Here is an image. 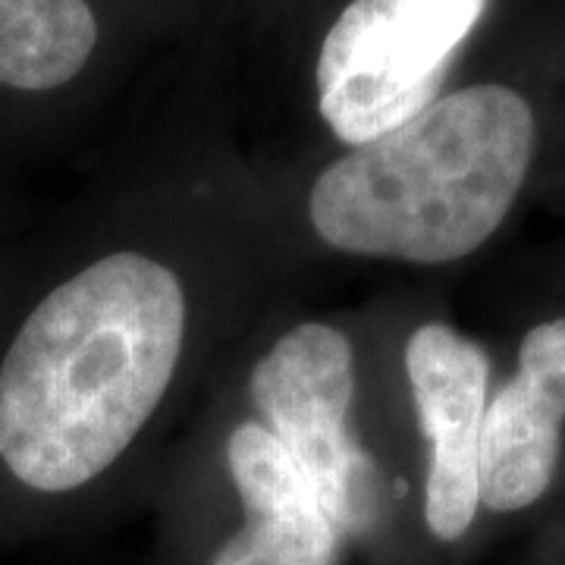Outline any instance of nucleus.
<instances>
[{
	"mask_svg": "<svg viewBox=\"0 0 565 565\" xmlns=\"http://www.w3.org/2000/svg\"><path fill=\"white\" fill-rule=\"evenodd\" d=\"M565 318L537 323L519 345V367L487 403L478 500L522 512L544 497L563 456Z\"/></svg>",
	"mask_w": 565,
	"mask_h": 565,
	"instance_id": "7",
	"label": "nucleus"
},
{
	"mask_svg": "<svg viewBox=\"0 0 565 565\" xmlns=\"http://www.w3.org/2000/svg\"><path fill=\"white\" fill-rule=\"evenodd\" d=\"M189 305L170 264L110 252L54 286L0 362V462L25 490L88 487L154 418Z\"/></svg>",
	"mask_w": 565,
	"mask_h": 565,
	"instance_id": "1",
	"label": "nucleus"
},
{
	"mask_svg": "<svg viewBox=\"0 0 565 565\" xmlns=\"http://www.w3.org/2000/svg\"><path fill=\"white\" fill-rule=\"evenodd\" d=\"M355 345L340 327L296 323L264 352L248 393L274 440L330 505L345 537H367L384 512V475L355 434Z\"/></svg>",
	"mask_w": 565,
	"mask_h": 565,
	"instance_id": "4",
	"label": "nucleus"
},
{
	"mask_svg": "<svg viewBox=\"0 0 565 565\" xmlns=\"http://www.w3.org/2000/svg\"><path fill=\"white\" fill-rule=\"evenodd\" d=\"M98 47L88 0H0V85L51 92L73 82Z\"/></svg>",
	"mask_w": 565,
	"mask_h": 565,
	"instance_id": "8",
	"label": "nucleus"
},
{
	"mask_svg": "<svg viewBox=\"0 0 565 565\" xmlns=\"http://www.w3.org/2000/svg\"><path fill=\"white\" fill-rule=\"evenodd\" d=\"M490 0H352L321 41L315 92L345 148L381 139L440 98Z\"/></svg>",
	"mask_w": 565,
	"mask_h": 565,
	"instance_id": "3",
	"label": "nucleus"
},
{
	"mask_svg": "<svg viewBox=\"0 0 565 565\" xmlns=\"http://www.w3.org/2000/svg\"><path fill=\"white\" fill-rule=\"evenodd\" d=\"M226 468L243 525L207 565H343L352 541L274 434L255 418L226 437Z\"/></svg>",
	"mask_w": 565,
	"mask_h": 565,
	"instance_id": "6",
	"label": "nucleus"
},
{
	"mask_svg": "<svg viewBox=\"0 0 565 565\" xmlns=\"http://www.w3.org/2000/svg\"><path fill=\"white\" fill-rule=\"evenodd\" d=\"M534 148V110L519 92L468 85L330 163L308 192V221L352 258L459 262L503 226Z\"/></svg>",
	"mask_w": 565,
	"mask_h": 565,
	"instance_id": "2",
	"label": "nucleus"
},
{
	"mask_svg": "<svg viewBox=\"0 0 565 565\" xmlns=\"http://www.w3.org/2000/svg\"><path fill=\"white\" fill-rule=\"evenodd\" d=\"M405 377L427 444L424 525L440 544H456L481 512L478 465L490 362L449 323H422L405 343Z\"/></svg>",
	"mask_w": 565,
	"mask_h": 565,
	"instance_id": "5",
	"label": "nucleus"
}]
</instances>
